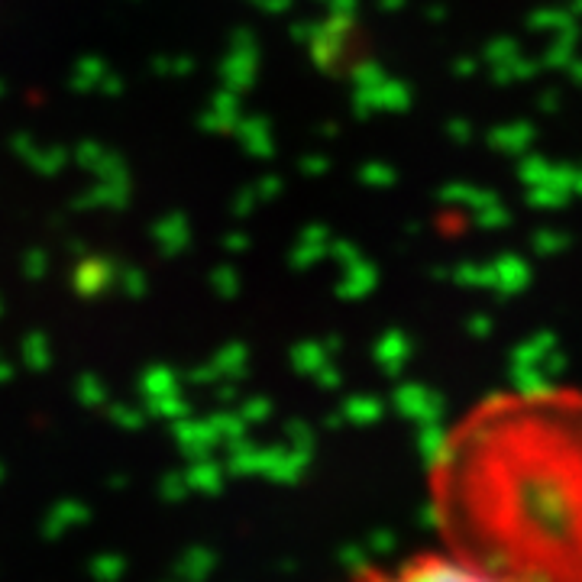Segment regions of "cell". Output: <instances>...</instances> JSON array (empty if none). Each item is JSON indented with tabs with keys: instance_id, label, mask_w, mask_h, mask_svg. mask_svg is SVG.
<instances>
[{
	"instance_id": "6da1fadb",
	"label": "cell",
	"mask_w": 582,
	"mask_h": 582,
	"mask_svg": "<svg viewBox=\"0 0 582 582\" xmlns=\"http://www.w3.org/2000/svg\"><path fill=\"white\" fill-rule=\"evenodd\" d=\"M440 544L502 582H582V395L505 392L431 463Z\"/></svg>"
},
{
	"instance_id": "7a4b0ae2",
	"label": "cell",
	"mask_w": 582,
	"mask_h": 582,
	"mask_svg": "<svg viewBox=\"0 0 582 582\" xmlns=\"http://www.w3.org/2000/svg\"><path fill=\"white\" fill-rule=\"evenodd\" d=\"M350 582H502V579L440 544V550H421L392 563L359 566Z\"/></svg>"
}]
</instances>
